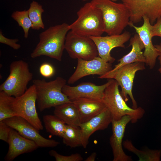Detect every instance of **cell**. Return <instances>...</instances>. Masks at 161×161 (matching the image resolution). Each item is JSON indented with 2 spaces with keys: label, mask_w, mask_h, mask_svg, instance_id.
<instances>
[{
  "label": "cell",
  "mask_w": 161,
  "mask_h": 161,
  "mask_svg": "<svg viewBox=\"0 0 161 161\" xmlns=\"http://www.w3.org/2000/svg\"><path fill=\"white\" fill-rule=\"evenodd\" d=\"M66 23L51 26L39 35V41L31 54L32 58L45 56L61 61L66 35L70 30Z\"/></svg>",
  "instance_id": "cell-1"
},
{
  "label": "cell",
  "mask_w": 161,
  "mask_h": 161,
  "mask_svg": "<svg viewBox=\"0 0 161 161\" xmlns=\"http://www.w3.org/2000/svg\"><path fill=\"white\" fill-rule=\"evenodd\" d=\"M90 2L100 10L104 32L108 35L121 34L129 25L130 12L123 3H117L111 0H92Z\"/></svg>",
  "instance_id": "cell-2"
},
{
  "label": "cell",
  "mask_w": 161,
  "mask_h": 161,
  "mask_svg": "<svg viewBox=\"0 0 161 161\" xmlns=\"http://www.w3.org/2000/svg\"><path fill=\"white\" fill-rule=\"evenodd\" d=\"M66 82L65 79L60 76L49 82L46 81L44 79L33 80L36 89V102L41 112L72 102L62 91Z\"/></svg>",
  "instance_id": "cell-3"
},
{
  "label": "cell",
  "mask_w": 161,
  "mask_h": 161,
  "mask_svg": "<svg viewBox=\"0 0 161 161\" xmlns=\"http://www.w3.org/2000/svg\"><path fill=\"white\" fill-rule=\"evenodd\" d=\"M104 91L102 100L112 115L113 120H117L129 115L132 118L131 122L136 123L143 116L145 111L141 107L133 109L128 106L119 89V85L113 79H109Z\"/></svg>",
  "instance_id": "cell-4"
},
{
  "label": "cell",
  "mask_w": 161,
  "mask_h": 161,
  "mask_svg": "<svg viewBox=\"0 0 161 161\" xmlns=\"http://www.w3.org/2000/svg\"><path fill=\"white\" fill-rule=\"evenodd\" d=\"M77 18L70 24V30L81 35L101 36L104 32V24L100 10L88 2L77 13Z\"/></svg>",
  "instance_id": "cell-5"
},
{
  "label": "cell",
  "mask_w": 161,
  "mask_h": 161,
  "mask_svg": "<svg viewBox=\"0 0 161 161\" xmlns=\"http://www.w3.org/2000/svg\"><path fill=\"white\" fill-rule=\"evenodd\" d=\"M33 77L27 62L22 60L13 61L10 65L9 75L0 86V91L11 96H20L27 89Z\"/></svg>",
  "instance_id": "cell-6"
},
{
  "label": "cell",
  "mask_w": 161,
  "mask_h": 161,
  "mask_svg": "<svg viewBox=\"0 0 161 161\" xmlns=\"http://www.w3.org/2000/svg\"><path fill=\"white\" fill-rule=\"evenodd\" d=\"M36 94L35 86H31L21 96L12 97V105L15 116L25 119L39 130L43 126L36 108Z\"/></svg>",
  "instance_id": "cell-7"
},
{
  "label": "cell",
  "mask_w": 161,
  "mask_h": 161,
  "mask_svg": "<svg viewBox=\"0 0 161 161\" xmlns=\"http://www.w3.org/2000/svg\"><path fill=\"white\" fill-rule=\"evenodd\" d=\"M65 49L72 59L89 60L98 56L97 47L90 37L79 35L71 30L66 35Z\"/></svg>",
  "instance_id": "cell-8"
},
{
  "label": "cell",
  "mask_w": 161,
  "mask_h": 161,
  "mask_svg": "<svg viewBox=\"0 0 161 161\" xmlns=\"http://www.w3.org/2000/svg\"><path fill=\"white\" fill-rule=\"evenodd\" d=\"M130 12V22L135 24L147 17L153 25L161 17V0H120Z\"/></svg>",
  "instance_id": "cell-9"
},
{
  "label": "cell",
  "mask_w": 161,
  "mask_h": 161,
  "mask_svg": "<svg viewBox=\"0 0 161 161\" xmlns=\"http://www.w3.org/2000/svg\"><path fill=\"white\" fill-rule=\"evenodd\" d=\"M2 121L23 137L34 142L39 147H54L60 143L55 140L43 137L40 134L39 130L20 117L14 116Z\"/></svg>",
  "instance_id": "cell-10"
},
{
  "label": "cell",
  "mask_w": 161,
  "mask_h": 161,
  "mask_svg": "<svg viewBox=\"0 0 161 161\" xmlns=\"http://www.w3.org/2000/svg\"><path fill=\"white\" fill-rule=\"evenodd\" d=\"M144 64L137 62L123 66L116 71L112 78L120 86V93L125 101L128 100L129 96L132 103V108L134 109L138 107L132 93L134 79L137 72L145 69Z\"/></svg>",
  "instance_id": "cell-11"
},
{
  "label": "cell",
  "mask_w": 161,
  "mask_h": 161,
  "mask_svg": "<svg viewBox=\"0 0 161 161\" xmlns=\"http://www.w3.org/2000/svg\"><path fill=\"white\" fill-rule=\"evenodd\" d=\"M112 69L111 63L99 56L89 60L78 59L76 69L67 83L72 84L81 78L90 75L102 76Z\"/></svg>",
  "instance_id": "cell-12"
},
{
  "label": "cell",
  "mask_w": 161,
  "mask_h": 161,
  "mask_svg": "<svg viewBox=\"0 0 161 161\" xmlns=\"http://www.w3.org/2000/svg\"><path fill=\"white\" fill-rule=\"evenodd\" d=\"M131 36L129 32L126 31L120 35L90 37L97 47L98 56L111 64L115 61L111 55V50L116 47L124 48V44L130 39Z\"/></svg>",
  "instance_id": "cell-13"
},
{
  "label": "cell",
  "mask_w": 161,
  "mask_h": 161,
  "mask_svg": "<svg viewBox=\"0 0 161 161\" xmlns=\"http://www.w3.org/2000/svg\"><path fill=\"white\" fill-rule=\"evenodd\" d=\"M132 120L131 116L126 115L118 120H113L112 121V133L109 139V143L113 153V161L132 160L131 156L125 154L122 147L123 139L126 126Z\"/></svg>",
  "instance_id": "cell-14"
},
{
  "label": "cell",
  "mask_w": 161,
  "mask_h": 161,
  "mask_svg": "<svg viewBox=\"0 0 161 161\" xmlns=\"http://www.w3.org/2000/svg\"><path fill=\"white\" fill-rule=\"evenodd\" d=\"M143 19V23L140 27L136 26L130 22L129 25L134 29L143 42L145 49L143 55L146 60L145 63L150 69H152L155 66L157 58L159 55V52L152 43L153 37L150 29L151 24L149 19L144 16Z\"/></svg>",
  "instance_id": "cell-15"
},
{
  "label": "cell",
  "mask_w": 161,
  "mask_h": 161,
  "mask_svg": "<svg viewBox=\"0 0 161 161\" xmlns=\"http://www.w3.org/2000/svg\"><path fill=\"white\" fill-rule=\"evenodd\" d=\"M7 143L9 148L4 157L6 161H12L20 155L32 152L39 147L34 142L23 137L11 128Z\"/></svg>",
  "instance_id": "cell-16"
},
{
  "label": "cell",
  "mask_w": 161,
  "mask_h": 161,
  "mask_svg": "<svg viewBox=\"0 0 161 161\" xmlns=\"http://www.w3.org/2000/svg\"><path fill=\"white\" fill-rule=\"evenodd\" d=\"M108 82L101 85L91 82H84L75 86L65 85L63 92L72 101L79 97H88L102 100L104 91Z\"/></svg>",
  "instance_id": "cell-17"
},
{
  "label": "cell",
  "mask_w": 161,
  "mask_h": 161,
  "mask_svg": "<svg viewBox=\"0 0 161 161\" xmlns=\"http://www.w3.org/2000/svg\"><path fill=\"white\" fill-rule=\"evenodd\" d=\"M129 45L132 47L131 51L118 60L119 63L113 69L104 75L99 76V78L112 79L116 71L123 66L137 62L145 63L146 60L142 51L144 46L137 33L130 38Z\"/></svg>",
  "instance_id": "cell-18"
},
{
  "label": "cell",
  "mask_w": 161,
  "mask_h": 161,
  "mask_svg": "<svg viewBox=\"0 0 161 161\" xmlns=\"http://www.w3.org/2000/svg\"><path fill=\"white\" fill-rule=\"evenodd\" d=\"M72 101L78 111L80 123L87 122L106 107L102 100L98 99L79 97Z\"/></svg>",
  "instance_id": "cell-19"
},
{
  "label": "cell",
  "mask_w": 161,
  "mask_h": 161,
  "mask_svg": "<svg viewBox=\"0 0 161 161\" xmlns=\"http://www.w3.org/2000/svg\"><path fill=\"white\" fill-rule=\"evenodd\" d=\"M113 120L110 112L106 107L98 114L87 122L80 124L79 126L82 131L87 140L95 131L107 129Z\"/></svg>",
  "instance_id": "cell-20"
},
{
  "label": "cell",
  "mask_w": 161,
  "mask_h": 161,
  "mask_svg": "<svg viewBox=\"0 0 161 161\" xmlns=\"http://www.w3.org/2000/svg\"><path fill=\"white\" fill-rule=\"evenodd\" d=\"M54 108V114L66 124L79 126L80 123L78 112L72 101L62 104Z\"/></svg>",
  "instance_id": "cell-21"
},
{
  "label": "cell",
  "mask_w": 161,
  "mask_h": 161,
  "mask_svg": "<svg viewBox=\"0 0 161 161\" xmlns=\"http://www.w3.org/2000/svg\"><path fill=\"white\" fill-rule=\"evenodd\" d=\"M62 138L63 143L71 148L81 146L86 148L89 143L79 126L66 124Z\"/></svg>",
  "instance_id": "cell-22"
},
{
  "label": "cell",
  "mask_w": 161,
  "mask_h": 161,
  "mask_svg": "<svg viewBox=\"0 0 161 161\" xmlns=\"http://www.w3.org/2000/svg\"><path fill=\"white\" fill-rule=\"evenodd\" d=\"M123 144L124 148L132 152L139 157V161H159L161 156V150H140L136 148L131 141L128 140L124 141Z\"/></svg>",
  "instance_id": "cell-23"
},
{
  "label": "cell",
  "mask_w": 161,
  "mask_h": 161,
  "mask_svg": "<svg viewBox=\"0 0 161 161\" xmlns=\"http://www.w3.org/2000/svg\"><path fill=\"white\" fill-rule=\"evenodd\" d=\"M43 121L46 131L52 135L62 138L66 124L55 115H44Z\"/></svg>",
  "instance_id": "cell-24"
},
{
  "label": "cell",
  "mask_w": 161,
  "mask_h": 161,
  "mask_svg": "<svg viewBox=\"0 0 161 161\" xmlns=\"http://www.w3.org/2000/svg\"><path fill=\"white\" fill-rule=\"evenodd\" d=\"M27 11L29 16L32 23L31 28L35 30L44 29L45 25L42 21V15L44 10L42 6L37 2L33 1L30 3Z\"/></svg>",
  "instance_id": "cell-25"
},
{
  "label": "cell",
  "mask_w": 161,
  "mask_h": 161,
  "mask_svg": "<svg viewBox=\"0 0 161 161\" xmlns=\"http://www.w3.org/2000/svg\"><path fill=\"white\" fill-rule=\"evenodd\" d=\"M12 97L0 91V121L15 116L12 105Z\"/></svg>",
  "instance_id": "cell-26"
},
{
  "label": "cell",
  "mask_w": 161,
  "mask_h": 161,
  "mask_svg": "<svg viewBox=\"0 0 161 161\" xmlns=\"http://www.w3.org/2000/svg\"><path fill=\"white\" fill-rule=\"evenodd\" d=\"M11 17L17 23L18 26L22 27L24 37L27 38L29 30L32 26V23L29 16L27 10L15 11L12 13Z\"/></svg>",
  "instance_id": "cell-27"
},
{
  "label": "cell",
  "mask_w": 161,
  "mask_h": 161,
  "mask_svg": "<svg viewBox=\"0 0 161 161\" xmlns=\"http://www.w3.org/2000/svg\"><path fill=\"white\" fill-rule=\"evenodd\" d=\"M49 155L54 157L56 161H81L83 158L79 153L72 154L69 156H64L60 154L56 151L51 150L49 152Z\"/></svg>",
  "instance_id": "cell-28"
},
{
  "label": "cell",
  "mask_w": 161,
  "mask_h": 161,
  "mask_svg": "<svg viewBox=\"0 0 161 161\" xmlns=\"http://www.w3.org/2000/svg\"><path fill=\"white\" fill-rule=\"evenodd\" d=\"M39 72L43 76L48 78L52 76L55 73V69L50 64L44 63L41 65L39 69Z\"/></svg>",
  "instance_id": "cell-29"
},
{
  "label": "cell",
  "mask_w": 161,
  "mask_h": 161,
  "mask_svg": "<svg viewBox=\"0 0 161 161\" xmlns=\"http://www.w3.org/2000/svg\"><path fill=\"white\" fill-rule=\"evenodd\" d=\"M19 41L17 38L10 39L5 37L2 34L1 30L0 31V43L7 45L15 50H18L21 47V45L17 43Z\"/></svg>",
  "instance_id": "cell-30"
},
{
  "label": "cell",
  "mask_w": 161,
  "mask_h": 161,
  "mask_svg": "<svg viewBox=\"0 0 161 161\" xmlns=\"http://www.w3.org/2000/svg\"><path fill=\"white\" fill-rule=\"evenodd\" d=\"M11 127L3 121H0V139L7 143Z\"/></svg>",
  "instance_id": "cell-31"
},
{
  "label": "cell",
  "mask_w": 161,
  "mask_h": 161,
  "mask_svg": "<svg viewBox=\"0 0 161 161\" xmlns=\"http://www.w3.org/2000/svg\"><path fill=\"white\" fill-rule=\"evenodd\" d=\"M155 23L150 26L151 35L152 37L154 36L161 37V17L157 18Z\"/></svg>",
  "instance_id": "cell-32"
},
{
  "label": "cell",
  "mask_w": 161,
  "mask_h": 161,
  "mask_svg": "<svg viewBox=\"0 0 161 161\" xmlns=\"http://www.w3.org/2000/svg\"><path fill=\"white\" fill-rule=\"evenodd\" d=\"M154 46L159 52L158 58L160 64V67L158 69V71L161 74V42L159 44L154 45Z\"/></svg>",
  "instance_id": "cell-33"
},
{
  "label": "cell",
  "mask_w": 161,
  "mask_h": 161,
  "mask_svg": "<svg viewBox=\"0 0 161 161\" xmlns=\"http://www.w3.org/2000/svg\"><path fill=\"white\" fill-rule=\"evenodd\" d=\"M97 156V153L95 152L92 153L89 157H88L85 161H95Z\"/></svg>",
  "instance_id": "cell-34"
},
{
  "label": "cell",
  "mask_w": 161,
  "mask_h": 161,
  "mask_svg": "<svg viewBox=\"0 0 161 161\" xmlns=\"http://www.w3.org/2000/svg\"><path fill=\"white\" fill-rule=\"evenodd\" d=\"M113 1H114V2H115L116 1H117V0H111Z\"/></svg>",
  "instance_id": "cell-35"
},
{
  "label": "cell",
  "mask_w": 161,
  "mask_h": 161,
  "mask_svg": "<svg viewBox=\"0 0 161 161\" xmlns=\"http://www.w3.org/2000/svg\"><path fill=\"white\" fill-rule=\"evenodd\" d=\"M87 0H82V1H87Z\"/></svg>",
  "instance_id": "cell-36"
}]
</instances>
